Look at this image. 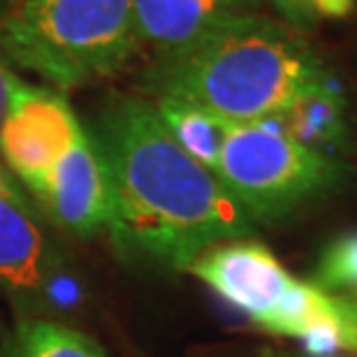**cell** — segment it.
I'll use <instances>...</instances> for the list:
<instances>
[{
  "label": "cell",
  "instance_id": "obj_1",
  "mask_svg": "<svg viewBox=\"0 0 357 357\" xmlns=\"http://www.w3.org/2000/svg\"><path fill=\"white\" fill-rule=\"evenodd\" d=\"M91 137L109 183L107 227L126 258L188 269L209 248L253 232L255 220L178 146L151 102L116 100Z\"/></svg>",
  "mask_w": 357,
  "mask_h": 357
},
{
  "label": "cell",
  "instance_id": "obj_2",
  "mask_svg": "<svg viewBox=\"0 0 357 357\" xmlns=\"http://www.w3.org/2000/svg\"><path fill=\"white\" fill-rule=\"evenodd\" d=\"M327 79L325 63L295 28L251 14L158 59L151 89L232 123H255L285 112Z\"/></svg>",
  "mask_w": 357,
  "mask_h": 357
},
{
  "label": "cell",
  "instance_id": "obj_3",
  "mask_svg": "<svg viewBox=\"0 0 357 357\" xmlns=\"http://www.w3.org/2000/svg\"><path fill=\"white\" fill-rule=\"evenodd\" d=\"M139 52L132 0H0V56L59 89L116 75Z\"/></svg>",
  "mask_w": 357,
  "mask_h": 357
},
{
  "label": "cell",
  "instance_id": "obj_4",
  "mask_svg": "<svg viewBox=\"0 0 357 357\" xmlns=\"http://www.w3.org/2000/svg\"><path fill=\"white\" fill-rule=\"evenodd\" d=\"M213 174L253 220L276 223L344 188L353 167L255 121L232 123Z\"/></svg>",
  "mask_w": 357,
  "mask_h": 357
},
{
  "label": "cell",
  "instance_id": "obj_5",
  "mask_svg": "<svg viewBox=\"0 0 357 357\" xmlns=\"http://www.w3.org/2000/svg\"><path fill=\"white\" fill-rule=\"evenodd\" d=\"M82 132L84 128L61 93L14 82L0 126V153L35 195L45 190L54 167Z\"/></svg>",
  "mask_w": 357,
  "mask_h": 357
},
{
  "label": "cell",
  "instance_id": "obj_6",
  "mask_svg": "<svg viewBox=\"0 0 357 357\" xmlns=\"http://www.w3.org/2000/svg\"><path fill=\"white\" fill-rule=\"evenodd\" d=\"M188 271L225 302L244 311L262 330H269L297 283L267 246L248 239L223 241L209 248L190 262Z\"/></svg>",
  "mask_w": 357,
  "mask_h": 357
},
{
  "label": "cell",
  "instance_id": "obj_7",
  "mask_svg": "<svg viewBox=\"0 0 357 357\" xmlns=\"http://www.w3.org/2000/svg\"><path fill=\"white\" fill-rule=\"evenodd\" d=\"M38 199L68 232L89 237L109 225V183L96 142L86 130L54 167Z\"/></svg>",
  "mask_w": 357,
  "mask_h": 357
},
{
  "label": "cell",
  "instance_id": "obj_8",
  "mask_svg": "<svg viewBox=\"0 0 357 357\" xmlns=\"http://www.w3.org/2000/svg\"><path fill=\"white\" fill-rule=\"evenodd\" d=\"M142 47L172 56L227 21L260 14L262 0H132Z\"/></svg>",
  "mask_w": 357,
  "mask_h": 357
},
{
  "label": "cell",
  "instance_id": "obj_9",
  "mask_svg": "<svg viewBox=\"0 0 357 357\" xmlns=\"http://www.w3.org/2000/svg\"><path fill=\"white\" fill-rule=\"evenodd\" d=\"M265 123L274 126L302 144L316 151L334 155L351 146V128H348V105L344 93L337 89L332 77L318 89L309 91L295 105L265 119Z\"/></svg>",
  "mask_w": 357,
  "mask_h": 357
},
{
  "label": "cell",
  "instance_id": "obj_10",
  "mask_svg": "<svg viewBox=\"0 0 357 357\" xmlns=\"http://www.w3.org/2000/svg\"><path fill=\"white\" fill-rule=\"evenodd\" d=\"M45 276V237L19 192H0V281L35 290Z\"/></svg>",
  "mask_w": 357,
  "mask_h": 357
},
{
  "label": "cell",
  "instance_id": "obj_11",
  "mask_svg": "<svg viewBox=\"0 0 357 357\" xmlns=\"http://www.w3.org/2000/svg\"><path fill=\"white\" fill-rule=\"evenodd\" d=\"M153 107L178 146L209 172H216L232 121L181 98L158 96Z\"/></svg>",
  "mask_w": 357,
  "mask_h": 357
},
{
  "label": "cell",
  "instance_id": "obj_12",
  "mask_svg": "<svg viewBox=\"0 0 357 357\" xmlns=\"http://www.w3.org/2000/svg\"><path fill=\"white\" fill-rule=\"evenodd\" d=\"M12 357H107L96 341L59 323H26L12 344Z\"/></svg>",
  "mask_w": 357,
  "mask_h": 357
},
{
  "label": "cell",
  "instance_id": "obj_13",
  "mask_svg": "<svg viewBox=\"0 0 357 357\" xmlns=\"http://www.w3.org/2000/svg\"><path fill=\"white\" fill-rule=\"evenodd\" d=\"M311 283L327 295L357 297V230L339 234L323 248Z\"/></svg>",
  "mask_w": 357,
  "mask_h": 357
},
{
  "label": "cell",
  "instance_id": "obj_14",
  "mask_svg": "<svg viewBox=\"0 0 357 357\" xmlns=\"http://www.w3.org/2000/svg\"><path fill=\"white\" fill-rule=\"evenodd\" d=\"M334 306L339 320V346L357 353V297L334 295Z\"/></svg>",
  "mask_w": 357,
  "mask_h": 357
},
{
  "label": "cell",
  "instance_id": "obj_15",
  "mask_svg": "<svg viewBox=\"0 0 357 357\" xmlns=\"http://www.w3.org/2000/svg\"><path fill=\"white\" fill-rule=\"evenodd\" d=\"M276 5V10L283 14V19L288 21L290 28H295L297 33H311L318 26V14L313 10L311 0H271Z\"/></svg>",
  "mask_w": 357,
  "mask_h": 357
},
{
  "label": "cell",
  "instance_id": "obj_16",
  "mask_svg": "<svg viewBox=\"0 0 357 357\" xmlns=\"http://www.w3.org/2000/svg\"><path fill=\"white\" fill-rule=\"evenodd\" d=\"M320 19H348L355 10V0H311Z\"/></svg>",
  "mask_w": 357,
  "mask_h": 357
},
{
  "label": "cell",
  "instance_id": "obj_17",
  "mask_svg": "<svg viewBox=\"0 0 357 357\" xmlns=\"http://www.w3.org/2000/svg\"><path fill=\"white\" fill-rule=\"evenodd\" d=\"M14 82H17V77H14L10 70L3 66V61H0V126H3V119L7 114V105H10Z\"/></svg>",
  "mask_w": 357,
  "mask_h": 357
},
{
  "label": "cell",
  "instance_id": "obj_18",
  "mask_svg": "<svg viewBox=\"0 0 357 357\" xmlns=\"http://www.w3.org/2000/svg\"><path fill=\"white\" fill-rule=\"evenodd\" d=\"M5 190H14V188H12L10 178H7L3 169H0V192H5Z\"/></svg>",
  "mask_w": 357,
  "mask_h": 357
},
{
  "label": "cell",
  "instance_id": "obj_19",
  "mask_svg": "<svg viewBox=\"0 0 357 357\" xmlns=\"http://www.w3.org/2000/svg\"><path fill=\"white\" fill-rule=\"evenodd\" d=\"M278 357H311V355H278ZM325 357H357V355H337V353H334V355H325Z\"/></svg>",
  "mask_w": 357,
  "mask_h": 357
}]
</instances>
